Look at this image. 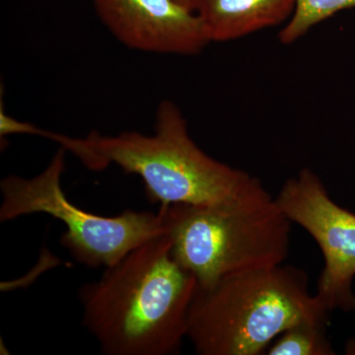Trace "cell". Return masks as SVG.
<instances>
[{
  "mask_svg": "<svg viewBox=\"0 0 355 355\" xmlns=\"http://www.w3.org/2000/svg\"><path fill=\"white\" fill-rule=\"evenodd\" d=\"M110 33L132 50L197 55L211 42L195 11L176 0H93Z\"/></svg>",
  "mask_w": 355,
  "mask_h": 355,
  "instance_id": "7",
  "label": "cell"
},
{
  "mask_svg": "<svg viewBox=\"0 0 355 355\" xmlns=\"http://www.w3.org/2000/svg\"><path fill=\"white\" fill-rule=\"evenodd\" d=\"M176 1L178 3L181 4L182 6L190 9L191 11H195L198 0H176Z\"/></svg>",
  "mask_w": 355,
  "mask_h": 355,
  "instance_id": "12",
  "label": "cell"
},
{
  "mask_svg": "<svg viewBox=\"0 0 355 355\" xmlns=\"http://www.w3.org/2000/svg\"><path fill=\"white\" fill-rule=\"evenodd\" d=\"M175 260L207 288L236 273L284 263L292 221L258 178L212 205L160 207Z\"/></svg>",
  "mask_w": 355,
  "mask_h": 355,
  "instance_id": "3",
  "label": "cell"
},
{
  "mask_svg": "<svg viewBox=\"0 0 355 355\" xmlns=\"http://www.w3.org/2000/svg\"><path fill=\"white\" fill-rule=\"evenodd\" d=\"M198 284L167 233L135 248L78 292L83 323L106 355H172L187 338Z\"/></svg>",
  "mask_w": 355,
  "mask_h": 355,
  "instance_id": "1",
  "label": "cell"
},
{
  "mask_svg": "<svg viewBox=\"0 0 355 355\" xmlns=\"http://www.w3.org/2000/svg\"><path fill=\"white\" fill-rule=\"evenodd\" d=\"M46 130L43 128L36 127L30 123L18 121L3 111V105L1 104L0 110V135L1 137H6L10 135H32L44 137Z\"/></svg>",
  "mask_w": 355,
  "mask_h": 355,
  "instance_id": "11",
  "label": "cell"
},
{
  "mask_svg": "<svg viewBox=\"0 0 355 355\" xmlns=\"http://www.w3.org/2000/svg\"><path fill=\"white\" fill-rule=\"evenodd\" d=\"M295 0H198L195 12L210 42L236 41L286 24Z\"/></svg>",
  "mask_w": 355,
  "mask_h": 355,
  "instance_id": "8",
  "label": "cell"
},
{
  "mask_svg": "<svg viewBox=\"0 0 355 355\" xmlns=\"http://www.w3.org/2000/svg\"><path fill=\"white\" fill-rule=\"evenodd\" d=\"M329 313L304 270L280 263L198 286L187 338L200 355H259L293 324Z\"/></svg>",
  "mask_w": 355,
  "mask_h": 355,
  "instance_id": "4",
  "label": "cell"
},
{
  "mask_svg": "<svg viewBox=\"0 0 355 355\" xmlns=\"http://www.w3.org/2000/svg\"><path fill=\"white\" fill-rule=\"evenodd\" d=\"M275 198L292 223L304 228L323 253L318 297L330 312L355 310V214L331 200L321 178L309 168L287 180Z\"/></svg>",
  "mask_w": 355,
  "mask_h": 355,
  "instance_id": "6",
  "label": "cell"
},
{
  "mask_svg": "<svg viewBox=\"0 0 355 355\" xmlns=\"http://www.w3.org/2000/svg\"><path fill=\"white\" fill-rule=\"evenodd\" d=\"M329 318L304 320L287 329L270 345V355H333L327 336Z\"/></svg>",
  "mask_w": 355,
  "mask_h": 355,
  "instance_id": "9",
  "label": "cell"
},
{
  "mask_svg": "<svg viewBox=\"0 0 355 355\" xmlns=\"http://www.w3.org/2000/svg\"><path fill=\"white\" fill-rule=\"evenodd\" d=\"M60 146L44 171L33 178L9 175L0 183V221L44 214L64 224L60 243L70 256L90 268H109L140 245L167 233L164 216L125 210L101 216L73 205L65 196L62 179L65 154Z\"/></svg>",
  "mask_w": 355,
  "mask_h": 355,
  "instance_id": "5",
  "label": "cell"
},
{
  "mask_svg": "<svg viewBox=\"0 0 355 355\" xmlns=\"http://www.w3.org/2000/svg\"><path fill=\"white\" fill-rule=\"evenodd\" d=\"M355 8V0H295L291 19L279 33L282 44L291 46L336 13Z\"/></svg>",
  "mask_w": 355,
  "mask_h": 355,
  "instance_id": "10",
  "label": "cell"
},
{
  "mask_svg": "<svg viewBox=\"0 0 355 355\" xmlns=\"http://www.w3.org/2000/svg\"><path fill=\"white\" fill-rule=\"evenodd\" d=\"M51 140L73 154L88 169L116 165L144 181L146 197L160 207L212 205L236 197L254 177L212 158L191 139L188 123L174 102L158 105L155 132L144 135L98 132L85 137L51 132Z\"/></svg>",
  "mask_w": 355,
  "mask_h": 355,
  "instance_id": "2",
  "label": "cell"
}]
</instances>
